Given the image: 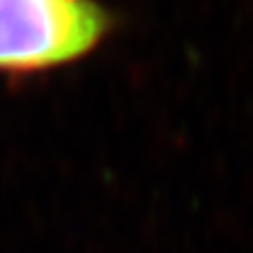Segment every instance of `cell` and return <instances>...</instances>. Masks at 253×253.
<instances>
[{
  "label": "cell",
  "mask_w": 253,
  "mask_h": 253,
  "mask_svg": "<svg viewBox=\"0 0 253 253\" xmlns=\"http://www.w3.org/2000/svg\"><path fill=\"white\" fill-rule=\"evenodd\" d=\"M108 13L93 0H0V72H38L99 44Z\"/></svg>",
  "instance_id": "6da1fadb"
}]
</instances>
